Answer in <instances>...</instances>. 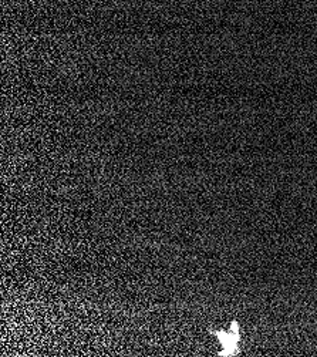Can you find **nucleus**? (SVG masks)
<instances>
[{"label": "nucleus", "mask_w": 317, "mask_h": 357, "mask_svg": "<svg viewBox=\"0 0 317 357\" xmlns=\"http://www.w3.org/2000/svg\"><path fill=\"white\" fill-rule=\"evenodd\" d=\"M239 326L236 322L232 324L231 332H217V336L219 342L224 346V350L221 351V356H231L238 351V342H239Z\"/></svg>", "instance_id": "1"}]
</instances>
